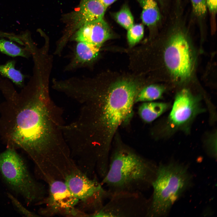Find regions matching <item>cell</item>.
<instances>
[{
    "label": "cell",
    "mask_w": 217,
    "mask_h": 217,
    "mask_svg": "<svg viewBox=\"0 0 217 217\" xmlns=\"http://www.w3.org/2000/svg\"><path fill=\"white\" fill-rule=\"evenodd\" d=\"M7 195L10 200L15 209L20 214L27 217L39 216L38 215L30 211L24 207L17 199L10 193H7Z\"/></svg>",
    "instance_id": "cell-21"
},
{
    "label": "cell",
    "mask_w": 217,
    "mask_h": 217,
    "mask_svg": "<svg viewBox=\"0 0 217 217\" xmlns=\"http://www.w3.org/2000/svg\"><path fill=\"white\" fill-rule=\"evenodd\" d=\"M98 211L91 216L146 217L149 201L141 192H122L113 194Z\"/></svg>",
    "instance_id": "cell-8"
},
{
    "label": "cell",
    "mask_w": 217,
    "mask_h": 217,
    "mask_svg": "<svg viewBox=\"0 0 217 217\" xmlns=\"http://www.w3.org/2000/svg\"><path fill=\"white\" fill-rule=\"evenodd\" d=\"M140 77L106 74L83 79L77 90L81 105L77 128L86 140L103 144L110 141L118 127L133 114L136 96L143 87Z\"/></svg>",
    "instance_id": "cell-2"
},
{
    "label": "cell",
    "mask_w": 217,
    "mask_h": 217,
    "mask_svg": "<svg viewBox=\"0 0 217 217\" xmlns=\"http://www.w3.org/2000/svg\"><path fill=\"white\" fill-rule=\"evenodd\" d=\"M73 195L81 203L90 216L99 210L111 194L101 181L90 178L78 169L72 171L64 180Z\"/></svg>",
    "instance_id": "cell-7"
},
{
    "label": "cell",
    "mask_w": 217,
    "mask_h": 217,
    "mask_svg": "<svg viewBox=\"0 0 217 217\" xmlns=\"http://www.w3.org/2000/svg\"><path fill=\"white\" fill-rule=\"evenodd\" d=\"M142 8L141 19L148 27L156 25L160 19L159 10L155 0H139Z\"/></svg>",
    "instance_id": "cell-15"
},
{
    "label": "cell",
    "mask_w": 217,
    "mask_h": 217,
    "mask_svg": "<svg viewBox=\"0 0 217 217\" xmlns=\"http://www.w3.org/2000/svg\"><path fill=\"white\" fill-rule=\"evenodd\" d=\"M157 166L131 149L118 147L109 157L107 173L101 180L111 194L142 192L151 186Z\"/></svg>",
    "instance_id": "cell-3"
},
{
    "label": "cell",
    "mask_w": 217,
    "mask_h": 217,
    "mask_svg": "<svg viewBox=\"0 0 217 217\" xmlns=\"http://www.w3.org/2000/svg\"><path fill=\"white\" fill-rule=\"evenodd\" d=\"M103 5L107 8L117 0H99Z\"/></svg>",
    "instance_id": "cell-23"
},
{
    "label": "cell",
    "mask_w": 217,
    "mask_h": 217,
    "mask_svg": "<svg viewBox=\"0 0 217 217\" xmlns=\"http://www.w3.org/2000/svg\"><path fill=\"white\" fill-rule=\"evenodd\" d=\"M165 90L164 87L152 84L143 87L137 95L135 103L153 101L162 98Z\"/></svg>",
    "instance_id": "cell-16"
},
{
    "label": "cell",
    "mask_w": 217,
    "mask_h": 217,
    "mask_svg": "<svg viewBox=\"0 0 217 217\" xmlns=\"http://www.w3.org/2000/svg\"><path fill=\"white\" fill-rule=\"evenodd\" d=\"M116 22L124 29L127 30L134 24V18L131 12L126 5H124L114 15Z\"/></svg>",
    "instance_id": "cell-19"
},
{
    "label": "cell",
    "mask_w": 217,
    "mask_h": 217,
    "mask_svg": "<svg viewBox=\"0 0 217 217\" xmlns=\"http://www.w3.org/2000/svg\"><path fill=\"white\" fill-rule=\"evenodd\" d=\"M144 33L143 25L134 24L127 30V38L129 46L133 47L142 39Z\"/></svg>",
    "instance_id": "cell-20"
},
{
    "label": "cell",
    "mask_w": 217,
    "mask_h": 217,
    "mask_svg": "<svg viewBox=\"0 0 217 217\" xmlns=\"http://www.w3.org/2000/svg\"><path fill=\"white\" fill-rule=\"evenodd\" d=\"M0 176L7 187L27 205L39 203L44 190L32 176L24 159L12 148L0 153Z\"/></svg>",
    "instance_id": "cell-6"
},
{
    "label": "cell",
    "mask_w": 217,
    "mask_h": 217,
    "mask_svg": "<svg viewBox=\"0 0 217 217\" xmlns=\"http://www.w3.org/2000/svg\"><path fill=\"white\" fill-rule=\"evenodd\" d=\"M48 184V196L46 200L45 207L40 210L41 214L85 216V213L76 208L79 201L71 192L64 180H54Z\"/></svg>",
    "instance_id": "cell-10"
},
{
    "label": "cell",
    "mask_w": 217,
    "mask_h": 217,
    "mask_svg": "<svg viewBox=\"0 0 217 217\" xmlns=\"http://www.w3.org/2000/svg\"><path fill=\"white\" fill-rule=\"evenodd\" d=\"M160 48L162 68L169 80L178 85L190 81L195 70L196 55L186 34L179 31L174 32Z\"/></svg>",
    "instance_id": "cell-5"
},
{
    "label": "cell",
    "mask_w": 217,
    "mask_h": 217,
    "mask_svg": "<svg viewBox=\"0 0 217 217\" xmlns=\"http://www.w3.org/2000/svg\"><path fill=\"white\" fill-rule=\"evenodd\" d=\"M72 58L65 68V71H71L90 65L96 60L100 48L83 42H77Z\"/></svg>",
    "instance_id": "cell-13"
},
{
    "label": "cell",
    "mask_w": 217,
    "mask_h": 217,
    "mask_svg": "<svg viewBox=\"0 0 217 217\" xmlns=\"http://www.w3.org/2000/svg\"><path fill=\"white\" fill-rule=\"evenodd\" d=\"M28 51L30 52L20 48L10 41L0 38V52L2 53L12 57L27 58L29 55Z\"/></svg>",
    "instance_id": "cell-18"
},
{
    "label": "cell",
    "mask_w": 217,
    "mask_h": 217,
    "mask_svg": "<svg viewBox=\"0 0 217 217\" xmlns=\"http://www.w3.org/2000/svg\"><path fill=\"white\" fill-rule=\"evenodd\" d=\"M14 60L8 61L4 64L0 65V74L11 80L16 85H23L24 77L21 72L15 69Z\"/></svg>",
    "instance_id": "cell-17"
},
{
    "label": "cell",
    "mask_w": 217,
    "mask_h": 217,
    "mask_svg": "<svg viewBox=\"0 0 217 217\" xmlns=\"http://www.w3.org/2000/svg\"></svg>",
    "instance_id": "cell-24"
},
{
    "label": "cell",
    "mask_w": 217,
    "mask_h": 217,
    "mask_svg": "<svg viewBox=\"0 0 217 217\" xmlns=\"http://www.w3.org/2000/svg\"><path fill=\"white\" fill-rule=\"evenodd\" d=\"M193 13L198 17H202L206 13V0H190Z\"/></svg>",
    "instance_id": "cell-22"
},
{
    "label": "cell",
    "mask_w": 217,
    "mask_h": 217,
    "mask_svg": "<svg viewBox=\"0 0 217 217\" xmlns=\"http://www.w3.org/2000/svg\"><path fill=\"white\" fill-rule=\"evenodd\" d=\"M106 9L99 0H82L78 10L73 15L74 29L103 19Z\"/></svg>",
    "instance_id": "cell-12"
},
{
    "label": "cell",
    "mask_w": 217,
    "mask_h": 217,
    "mask_svg": "<svg viewBox=\"0 0 217 217\" xmlns=\"http://www.w3.org/2000/svg\"><path fill=\"white\" fill-rule=\"evenodd\" d=\"M112 36L111 29L103 18L84 24L77 30L71 39L100 48Z\"/></svg>",
    "instance_id": "cell-11"
},
{
    "label": "cell",
    "mask_w": 217,
    "mask_h": 217,
    "mask_svg": "<svg viewBox=\"0 0 217 217\" xmlns=\"http://www.w3.org/2000/svg\"><path fill=\"white\" fill-rule=\"evenodd\" d=\"M191 181L187 169L181 164L171 162L157 166L146 217L167 215L175 202L190 186Z\"/></svg>",
    "instance_id": "cell-4"
},
{
    "label": "cell",
    "mask_w": 217,
    "mask_h": 217,
    "mask_svg": "<svg viewBox=\"0 0 217 217\" xmlns=\"http://www.w3.org/2000/svg\"><path fill=\"white\" fill-rule=\"evenodd\" d=\"M168 104L153 101L144 102L139 107L138 112L145 122L150 123L159 117L168 108Z\"/></svg>",
    "instance_id": "cell-14"
},
{
    "label": "cell",
    "mask_w": 217,
    "mask_h": 217,
    "mask_svg": "<svg viewBox=\"0 0 217 217\" xmlns=\"http://www.w3.org/2000/svg\"><path fill=\"white\" fill-rule=\"evenodd\" d=\"M200 98L188 89L183 88L176 94L167 119V127L170 131L186 127L199 114L204 111Z\"/></svg>",
    "instance_id": "cell-9"
},
{
    "label": "cell",
    "mask_w": 217,
    "mask_h": 217,
    "mask_svg": "<svg viewBox=\"0 0 217 217\" xmlns=\"http://www.w3.org/2000/svg\"><path fill=\"white\" fill-rule=\"evenodd\" d=\"M49 86L39 82L26 86L27 100L17 112L10 134L41 175L59 170L71 159L62 129L63 109L51 98Z\"/></svg>",
    "instance_id": "cell-1"
}]
</instances>
